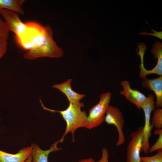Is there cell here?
Returning <instances> with one entry per match:
<instances>
[{
	"instance_id": "cell-7",
	"label": "cell",
	"mask_w": 162,
	"mask_h": 162,
	"mask_svg": "<svg viewBox=\"0 0 162 162\" xmlns=\"http://www.w3.org/2000/svg\"><path fill=\"white\" fill-rule=\"evenodd\" d=\"M130 136L127 148L126 162H141L140 153L142 147L143 127H139Z\"/></svg>"
},
{
	"instance_id": "cell-1",
	"label": "cell",
	"mask_w": 162,
	"mask_h": 162,
	"mask_svg": "<svg viewBox=\"0 0 162 162\" xmlns=\"http://www.w3.org/2000/svg\"><path fill=\"white\" fill-rule=\"evenodd\" d=\"M63 55L62 50L53 40L52 28L47 25L44 26L35 46L26 52L24 57L26 59L32 60L41 57L60 58Z\"/></svg>"
},
{
	"instance_id": "cell-12",
	"label": "cell",
	"mask_w": 162,
	"mask_h": 162,
	"mask_svg": "<svg viewBox=\"0 0 162 162\" xmlns=\"http://www.w3.org/2000/svg\"><path fill=\"white\" fill-rule=\"evenodd\" d=\"M32 147H27L12 154L0 150V162H24L31 154Z\"/></svg>"
},
{
	"instance_id": "cell-8",
	"label": "cell",
	"mask_w": 162,
	"mask_h": 162,
	"mask_svg": "<svg viewBox=\"0 0 162 162\" xmlns=\"http://www.w3.org/2000/svg\"><path fill=\"white\" fill-rule=\"evenodd\" d=\"M130 82L127 80L122 81L120 84L123 89L120 92L121 94L123 95L129 102L135 105L139 109L143 102L146 99L147 97L137 90L131 88Z\"/></svg>"
},
{
	"instance_id": "cell-23",
	"label": "cell",
	"mask_w": 162,
	"mask_h": 162,
	"mask_svg": "<svg viewBox=\"0 0 162 162\" xmlns=\"http://www.w3.org/2000/svg\"><path fill=\"white\" fill-rule=\"evenodd\" d=\"M32 157L31 154L24 162H32Z\"/></svg>"
},
{
	"instance_id": "cell-15",
	"label": "cell",
	"mask_w": 162,
	"mask_h": 162,
	"mask_svg": "<svg viewBox=\"0 0 162 162\" xmlns=\"http://www.w3.org/2000/svg\"><path fill=\"white\" fill-rule=\"evenodd\" d=\"M152 118V124L156 129L162 128V109L161 108H156L154 110Z\"/></svg>"
},
{
	"instance_id": "cell-5",
	"label": "cell",
	"mask_w": 162,
	"mask_h": 162,
	"mask_svg": "<svg viewBox=\"0 0 162 162\" xmlns=\"http://www.w3.org/2000/svg\"><path fill=\"white\" fill-rule=\"evenodd\" d=\"M0 14L4 19L8 29L15 34L16 39L22 38L26 34L28 29L27 24L21 20L17 13L3 9L0 10Z\"/></svg>"
},
{
	"instance_id": "cell-14",
	"label": "cell",
	"mask_w": 162,
	"mask_h": 162,
	"mask_svg": "<svg viewBox=\"0 0 162 162\" xmlns=\"http://www.w3.org/2000/svg\"><path fill=\"white\" fill-rule=\"evenodd\" d=\"M3 9L11 10L22 15L24 14L23 9L18 4L17 0H0V10Z\"/></svg>"
},
{
	"instance_id": "cell-11",
	"label": "cell",
	"mask_w": 162,
	"mask_h": 162,
	"mask_svg": "<svg viewBox=\"0 0 162 162\" xmlns=\"http://www.w3.org/2000/svg\"><path fill=\"white\" fill-rule=\"evenodd\" d=\"M72 81V79H69L62 83L53 85L52 88L58 89L64 94L69 102L79 103L86 95L79 93L73 90L71 86Z\"/></svg>"
},
{
	"instance_id": "cell-9",
	"label": "cell",
	"mask_w": 162,
	"mask_h": 162,
	"mask_svg": "<svg viewBox=\"0 0 162 162\" xmlns=\"http://www.w3.org/2000/svg\"><path fill=\"white\" fill-rule=\"evenodd\" d=\"M151 52L154 56L157 58V63L155 67L150 70H147L144 66L140 68V76L141 78L146 79V76L150 74H155L160 76H162V43L158 41H155L152 45Z\"/></svg>"
},
{
	"instance_id": "cell-17",
	"label": "cell",
	"mask_w": 162,
	"mask_h": 162,
	"mask_svg": "<svg viewBox=\"0 0 162 162\" xmlns=\"http://www.w3.org/2000/svg\"><path fill=\"white\" fill-rule=\"evenodd\" d=\"M9 32L5 22L0 17V41H7L9 38Z\"/></svg>"
},
{
	"instance_id": "cell-3",
	"label": "cell",
	"mask_w": 162,
	"mask_h": 162,
	"mask_svg": "<svg viewBox=\"0 0 162 162\" xmlns=\"http://www.w3.org/2000/svg\"><path fill=\"white\" fill-rule=\"evenodd\" d=\"M111 97V94L109 92L100 95L98 103L89 110L86 128L91 129L98 126L104 122Z\"/></svg>"
},
{
	"instance_id": "cell-20",
	"label": "cell",
	"mask_w": 162,
	"mask_h": 162,
	"mask_svg": "<svg viewBox=\"0 0 162 162\" xmlns=\"http://www.w3.org/2000/svg\"><path fill=\"white\" fill-rule=\"evenodd\" d=\"M7 46V41H0V58L6 52Z\"/></svg>"
},
{
	"instance_id": "cell-13",
	"label": "cell",
	"mask_w": 162,
	"mask_h": 162,
	"mask_svg": "<svg viewBox=\"0 0 162 162\" xmlns=\"http://www.w3.org/2000/svg\"><path fill=\"white\" fill-rule=\"evenodd\" d=\"M59 142V140L55 142L50 146L49 149L45 150L41 149L37 145L32 143V162H48V157L50 153L61 149L57 147V145Z\"/></svg>"
},
{
	"instance_id": "cell-19",
	"label": "cell",
	"mask_w": 162,
	"mask_h": 162,
	"mask_svg": "<svg viewBox=\"0 0 162 162\" xmlns=\"http://www.w3.org/2000/svg\"><path fill=\"white\" fill-rule=\"evenodd\" d=\"M109 152L107 149L103 148L102 150V156L97 162H109Z\"/></svg>"
},
{
	"instance_id": "cell-4",
	"label": "cell",
	"mask_w": 162,
	"mask_h": 162,
	"mask_svg": "<svg viewBox=\"0 0 162 162\" xmlns=\"http://www.w3.org/2000/svg\"><path fill=\"white\" fill-rule=\"evenodd\" d=\"M155 98L153 95L150 94L147 97L146 99L141 106L144 111L145 116V124L143 127V138L141 151L146 154L148 153L150 147L149 139L151 136V131L153 126L151 124V115L152 112L155 109Z\"/></svg>"
},
{
	"instance_id": "cell-22",
	"label": "cell",
	"mask_w": 162,
	"mask_h": 162,
	"mask_svg": "<svg viewBox=\"0 0 162 162\" xmlns=\"http://www.w3.org/2000/svg\"><path fill=\"white\" fill-rule=\"evenodd\" d=\"M78 162H95L92 158H88L87 159H82Z\"/></svg>"
},
{
	"instance_id": "cell-21",
	"label": "cell",
	"mask_w": 162,
	"mask_h": 162,
	"mask_svg": "<svg viewBox=\"0 0 162 162\" xmlns=\"http://www.w3.org/2000/svg\"><path fill=\"white\" fill-rule=\"evenodd\" d=\"M152 30V31L153 32V33H148L146 32H141L139 34L140 35H152L154 36H155L156 37H157L158 38L161 40L162 39V31H161L160 32H157L155 31L153 29H151Z\"/></svg>"
},
{
	"instance_id": "cell-6",
	"label": "cell",
	"mask_w": 162,
	"mask_h": 162,
	"mask_svg": "<svg viewBox=\"0 0 162 162\" xmlns=\"http://www.w3.org/2000/svg\"><path fill=\"white\" fill-rule=\"evenodd\" d=\"M104 121L108 124L114 125L117 128L118 139L116 145L119 146L123 144L125 140L123 131L125 120L120 110L109 105L106 110Z\"/></svg>"
},
{
	"instance_id": "cell-2",
	"label": "cell",
	"mask_w": 162,
	"mask_h": 162,
	"mask_svg": "<svg viewBox=\"0 0 162 162\" xmlns=\"http://www.w3.org/2000/svg\"><path fill=\"white\" fill-rule=\"evenodd\" d=\"M40 101L43 109L52 112L58 113L61 115L66 123V128L64 133L60 142H62L65 136L69 132L72 133L74 137V132L77 129L82 127L86 128L87 124L88 116L86 112L82 111L81 108L84 106L83 103H69L68 107L63 110H56L46 107L41 100Z\"/></svg>"
},
{
	"instance_id": "cell-18",
	"label": "cell",
	"mask_w": 162,
	"mask_h": 162,
	"mask_svg": "<svg viewBox=\"0 0 162 162\" xmlns=\"http://www.w3.org/2000/svg\"><path fill=\"white\" fill-rule=\"evenodd\" d=\"M141 162H162V150H158L157 153L152 156L141 157Z\"/></svg>"
},
{
	"instance_id": "cell-10",
	"label": "cell",
	"mask_w": 162,
	"mask_h": 162,
	"mask_svg": "<svg viewBox=\"0 0 162 162\" xmlns=\"http://www.w3.org/2000/svg\"><path fill=\"white\" fill-rule=\"evenodd\" d=\"M142 86L154 92L156 98V108L162 106V76L153 79H144L142 82Z\"/></svg>"
},
{
	"instance_id": "cell-16",
	"label": "cell",
	"mask_w": 162,
	"mask_h": 162,
	"mask_svg": "<svg viewBox=\"0 0 162 162\" xmlns=\"http://www.w3.org/2000/svg\"><path fill=\"white\" fill-rule=\"evenodd\" d=\"M155 135H158L159 136L156 141L148 149V152H153L162 149V129H156L154 131Z\"/></svg>"
}]
</instances>
